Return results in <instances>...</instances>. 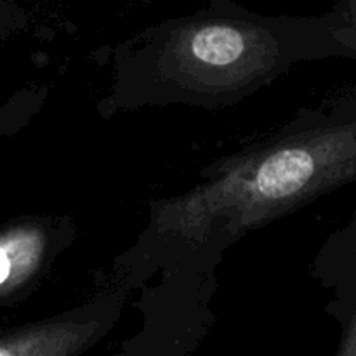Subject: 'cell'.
I'll use <instances>...</instances> for the list:
<instances>
[{
	"label": "cell",
	"instance_id": "3957f363",
	"mask_svg": "<svg viewBox=\"0 0 356 356\" xmlns=\"http://www.w3.org/2000/svg\"><path fill=\"white\" fill-rule=\"evenodd\" d=\"M6 31H7V30H3V26H2V24H0V38L3 37V33H6Z\"/></svg>",
	"mask_w": 356,
	"mask_h": 356
},
{
	"label": "cell",
	"instance_id": "7a4b0ae2",
	"mask_svg": "<svg viewBox=\"0 0 356 356\" xmlns=\"http://www.w3.org/2000/svg\"><path fill=\"white\" fill-rule=\"evenodd\" d=\"M17 106H19V104H16L14 101L7 103L6 106H0V139H2L7 132H10V127H13L14 122L19 120Z\"/></svg>",
	"mask_w": 356,
	"mask_h": 356
},
{
	"label": "cell",
	"instance_id": "6da1fadb",
	"mask_svg": "<svg viewBox=\"0 0 356 356\" xmlns=\"http://www.w3.org/2000/svg\"><path fill=\"white\" fill-rule=\"evenodd\" d=\"M38 256L35 233L28 229H7L0 233V301L26 278Z\"/></svg>",
	"mask_w": 356,
	"mask_h": 356
}]
</instances>
